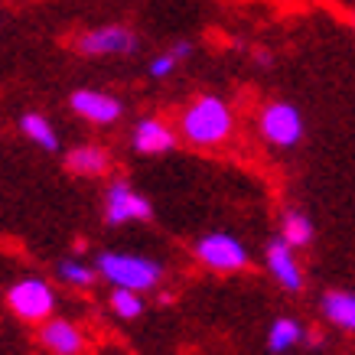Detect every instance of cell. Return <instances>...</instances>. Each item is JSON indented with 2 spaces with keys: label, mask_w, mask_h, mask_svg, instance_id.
<instances>
[{
  "label": "cell",
  "mask_w": 355,
  "mask_h": 355,
  "mask_svg": "<svg viewBox=\"0 0 355 355\" xmlns=\"http://www.w3.org/2000/svg\"><path fill=\"white\" fill-rule=\"evenodd\" d=\"M140 49L137 33L124 23H105L76 36V53L85 59H111V55H134Z\"/></svg>",
  "instance_id": "4"
},
{
  "label": "cell",
  "mask_w": 355,
  "mask_h": 355,
  "mask_svg": "<svg viewBox=\"0 0 355 355\" xmlns=\"http://www.w3.org/2000/svg\"><path fill=\"white\" fill-rule=\"evenodd\" d=\"M111 310L121 320H137L144 313V300H140L137 291H124V287H114L111 291Z\"/></svg>",
  "instance_id": "18"
},
{
  "label": "cell",
  "mask_w": 355,
  "mask_h": 355,
  "mask_svg": "<svg viewBox=\"0 0 355 355\" xmlns=\"http://www.w3.org/2000/svg\"><path fill=\"white\" fill-rule=\"evenodd\" d=\"M264 264H268L270 277L277 280V287H284L287 293L303 291V268L297 261V248H291L284 238H270L264 248Z\"/></svg>",
  "instance_id": "9"
},
{
  "label": "cell",
  "mask_w": 355,
  "mask_h": 355,
  "mask_svg": "<svg viewBox=\"0 0 355 355\" xmlns=\"http://www.w3.org/2000/svg\"><path fill=\"white\" fill-rule=\"evenodd\" d=\"M280 238H284L291 248H306L313 241L310 216H306V212H297V209L284 212V218H280Z\"/></svg>",
  "instance_id": "16"
},
{
  "label": "cell",
  "mask_w": 355,
  "mask_h": 355,
  "mask_svg": "<svg viewBox=\"0 0 355 355\" xmlns=\"http://www.w3.org/2000/svg\"><path fill=\"white\" fill-rule=\"evenodd\" d=\"M69 108L76 111L82 121L98 124V128H108L114 121H121L124 114V101L108 92H98V88H78L69 95Z\"/></svg>",
  "instance_id": "8"
},
{
  "label": "cell",
  "mask_w": 355,
  "mask_h": 355,
  "mask_svg": "<svg viewBox=\"0 0 355 355\" xmlns=\"http://www.w3.org/2000/svg\"><path fill=\"white\" fill-rule=\"evenodd\" d=\"M40 345H43L49 355H82L85 352V333L78 329V323L72 320H62V316H53L40 323Z\"/></svg>",
  "instance_id": "10"
},
{
  "label": "cell",
  "mask_w": 355,
  "mask_h": 355,
  "mask_svg": "<svg viewBox=\"0 0 355 355\" xmlns=\"http://www.w3.org/2000/svg\"><path fill=\"white\" fill-rule=\"evenodd\" d=\"M232 134H235V111L218 95L193 98L180 114V137L193 147L212 150V147H222L225 140H232Z\"/></svg>",
  "instance_id": "1"
},
{
  "label": "cell",
  "mask_w": 355,
  "mask_h": 355,
  "mask_svg": "<svg viewBox=\"0 0 355 355\" xmlns=\"http://www.w3.org/2000/svg\"><path fill=\"white\" fill-rule=\"evenodd\" d=\"M183 62H186L183 55L176 53L173 46H166L163 53H157V55L150 59V62H147V76L157 78V82H163V78H170L173 72H176V69H180Z\"/></svg>",
  "instance_id": "19"
},
{
  "label": "cell",
  "mask_w": 355,
  "mask_h": 355,
  "mask_svg": "<svg viewBox=\"0 0 355 355\" xmlns=\"http://www.w3.org/2000/svg\"><path fill=\"white\" fill-rule=\"evenodd\" d=\"M95 274H98V268L82 264V261H76V258H65L55 264V277L62 280V284H69V287H92L98 280Z\"/></svg>",
  "instance_id": "17"
},
{
  "label": "cell",
  "mask_w": 355,
  "mask_h": 355,
  "mask_svg": "<svg viewBox=\"0 0 355 355\" xmlns=\"http://www.w3.org/2000/svg\"><path fill=\"white\" fill-rule=\"evenodd\" d=\"M258 130L270 147L291 150L303 140L306 124H303V114L293 108L291 101H268L258 114Z\"/></svg>",
  "instance_id": "5"
},
{
  "label": "cell",
  "mask_w": 355,
  "mask_h": 355,
  "mask_svg": "<svg viewBox=\"0 0 355 355\" xmlns=\"http://www.w3.org/2000/svg\"><path fill=\"white\" fill-rule=\"evenodd\" d=\"M196 261L202 268L216 270V274H238V270L248 268V248L238 241L235 235L228 232H212V235H202L193 248Z\"/></svg>",
  "instance_id": "6"
},
{
  "label": "cell",
  "mask_w": 355,
  "mask_h": 355,
  "mask_svg": "<svg viewBox=\"0 0 355 355\" xmlns=\"http://www.w3.org/2000/svg\"><path fill=\"white\" fill-rule=\"evenodd\" d=\"M323 316L345 333H355V293L329 291L323 297Z\"/></svg>",
  "instance_id": "14"
},
{
  "label": "cell",
  "mask_w": 355,
  "mask_h": 355,
  "mask_svg": "<svg viewBox=\"0 0 355 355\" xmlns=\"http://www.w3.org/2000/svg\"><path fill=\"white\" fill-rule=\"evenodd\" d=\"M65 170L76 173V176H85V180L105 176L111 170V153L101 144H78L65 153Z\"/></svg>",
  "instance_id": "12"
},
{
  "label": "cell",
  "mask_w": 355,
  "mask_h": 355,
  "mask_svg": "<svg viewBox=\"0 0 355 355\" xmlns=\"http://www.w3.org/2000/svg\"><path fill=\"white\" fill-rule=\"evenodd\" d=\"M303 336H306V329H303L293 316H280V320H274L268 329V349L270 352H287L293 345H300Z\"/></svg>",
  "instance_id": "15"
},
{
  "label": "cell",
  "mask_w": 355,
  "mask_h": 355,
  "mask_svg": "<svg viewBox=\"0 0 355 355\" xmlns=\"http://www.w3.org/2000/svg\"><path fill=\"white\" fill-rule=\"evenodd\" d=\"M98 277H105L111 287H124V291H157L163 280V264L153 258H140L128 251H101L95 261Z\"/></svg>",
  "instance_id": "2"
},
{
  "label": "cell",
  "mask_w": 355,
  "mask_h": 355,
  "mask_svg": "<svg viewBox=\"0 0 355 355\" xmlns=\"http://www.w3.org/2000/svg\"><path fill=\"white\" fill-rule=\"evenodd\" d=\"M180 140V130H173L163 118H140L130 130V147L144 157H157V153H170Z\"/></svg>",
  "instance_id": "11"
},
{
  "label": "cell",
  "mask_w": 355,
  "mask_h": 355,
  "mask_svg": "<svg viewBox=\"0 0 355 355\" xmlns=\"http://www.w3.org/2000/svg\"><path fill=\"white\" fill-rule=\"evenodd\" d=\"M349 17H352V23H355V7H352V13H349Z\"/></svg>",
  "instance_id": "20"
},
{
  "label": "cell",
  "mask_w": 355,
  "mask_h": 355,
  "mask_svg": "<svg viewBox=\"0 0 355 355\" xmlns=\"http://www.w3.org/2000/svg\"><path fill=\"white\" fill-rule=\"evenodd\" d=\"M55 291L43 277H23L7 291V306L23 323H46L55 313Z\"/></svg>",
  "instance_id": "3"
},
{
  "label": "cell",
  "mask_w": 355,
  "mask_h": 355,
  "mask_svg": "<svg viewBox=\"0 0 355 355\" xmlns=\"http://www.w3.org/2000/svg\"><path fill=\"white\" fill-rule=\"evenodd\" d=\"M153 216V205L147 202V196H140L137 189L124 180L105 189V222L108 225H128V222H147Z\"/></svg>",
  "instance_id": "7"
},
{
  "label": "cell",
  "mask_w": 355,
  "mask_h": 355,
  "mask_svg": "<svg viewBox=\"0 0 355 355\" xmlns=\"http://www.w3.org/2000/svg\"><path fill=\"white\" fill-rule=\"evenodd\" d=\"M20 134L46 153L59 150V134H55L53 121L46 118V114H40V111H26V114H20Z\"/></svg>",
  "instance_id": "13"
}]
</instances>
